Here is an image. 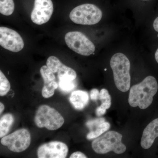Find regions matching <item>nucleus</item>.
<instances>
[{"instance_id": "nucleus-1", "label": "nucleus", "mask_w": 158, "mask_h": 158, "mask_svg": "<svg viewBox=\"0 0 158 158\" xmlns=\"http://www.w3.org/2000/svg\"><path fill=\"white\" fill-rule=\"evenodd\" d=\"M157 81L154 77L149 76L142 82L133 85L130 89L128 102L132 107L147 109L152 103L153 97L157 92Z\"/></svg>"}, {"instance_id": "nucleus-2", "label": "nucleus", "mask_w": 158, "mask_h": 158, "mask_svg": "<svg viewBox=\"0 0 158 158\" xmlns=\"http://www.w3.org/2000/svg\"><path fill=\"white\" fill-rule=\"evenodd\" d=\"M110 63L116 88L122 92H127L131 86L129 60L124 54L117 53L112 57Z\"/></svg>"}, {"instance_id": "nucleus-3", "label": "nucleus", "mask_w": 158, "mask_h": 158, "mask_svg": "<svg viewBox=\"0 0 158 158\" xmlns=\"http://www.w3.org/2000/svg\"><path fill=\"white\" fill-rule=\"evenodd\" d=\"M123 136L114 131H110L103 135L95 138L92 143L93 150L98 154L113 152L120 154L126 150V146L122 142Z\"/></svg>"}, {"instance_id": "nucleus-4", "label": "nucleus", "mask_w": 158, "mask_h": 158, "mask_svg": "<svg viewBox=\"0 0 158 158\" xmlns=\"http://www.w3.org/2000/svg\"><path fill=\"white\" fill-rule=\"evenodd\" d=\"M64 121V118L58 111L47 105L40 106L34 117V122L37 127H45L50 131L60 128Z\"/></svg>"}, {"instance_id": "nucleus-5", "label": "nucleus", "mask_w": 158, "mask_h": 158, "mask_svg": "<svg viewBox=\"0 0 158 158\" xmlns=\"http://www.w3.org/2000/svg\"><path fill=\"white\" fill-rule=\"evenodd\" d=\"M102 12L95 5L85 4L77 6L73 9L69 18L77 24L91 25L96 24L101 20Z\"/></svg>"}, {"instance_id": "nucleus-6", "label": "nucleus", "mask_w": 158, "mask_h": 158, "mask_svg": "<svg viewBox=\"0 0 158 158\" xmlns=\"http://www.w3.org/2000/svg\"><path fill=\"white\" fill-rule=\"evenodd\" d=\"M65 40L70 49L82 56H90L95 51V46L93 43L81 32H68L65 34Z\"/></svg>"}, {"instance_id": "nucleus-7", "label": "nucleus", "mask_w": 158, "mask_h": 158, "mask_svg": "<svg viewBox=\"0 0 158 158\" xmlns=\"http://www.w3.org/2000/svg\"><path fill=\"white\" fill-rule=\"evenodd\" d=\"M1 142L13 152H22L31 144V134L26 129H21L2 138Z\"/></svg>"}, {"instance_id": "nucleus-8", "label": "nucleus", "mask_w": 158, "mask_h": 158, "mask_svg": "<svg viewBox=\"0 0 158 158\" xmlns=\"http://www.w3.org/2000/svg\"><path fill=\"white\" fill-rule=\"evenodd\" d=\"M0 45L14 52L21 51L24 46L22 37L16 31L6 27H0Z\"/></svg>"}, {"instance_id": "nucleus-9", "label": "nucleus", "mask_w": 158, "mask_h": 158, "mask_svg": "<svg viewBox=\"0 0 158 158\" xmlns=\"http://www.w3.org/2000/svg\"><path fill=\"white\" fill-rule=\"evenodd\" d=\"M53 10L52 0H35L31 19L33 23L38 25L43 24L50 19Z\"/></svg>"}, {"instance_id": "nucleus-10", "label": "nucleus", "mask_w": 158, "mask_h": 158, "mask_svg": "<svg viewBox=\"0 0 158 158\" xmlns=\"http://www.w3.org/2000/svg\"><path fill=\"white\" fill-rule=\"evenodd\" d=\"M68 146L63 142L53 141L40 145L37 150L39 158H65L68 154Z\"/></svg>"}, {"instance_id": "nucleus-11", "label": "nucleus", "mask_w": 158, "mask_h": 158, "mask_svg": "<svg viewBox=\"0 0 158 158\" xmlns=\"http://www.w3.org/2000/svg\"><path fill=\"white\" fill-rule=\"evenodd\" d=\"M158 137V118L148 125L144 129L141 137V145L142 148L147 149L152 146L156 138Z\"/></svg>"}, {"instance_id": "nucleus-12", "label": "nucleus", "mask_w": 158, "mask_h": 158, "mask_svg": "<svg viewBox=\"0 0 158 158\" xmlns=\"http://www.w3.org/2000/svg\"><path fill=\"white\" fill-rule=\"evenodd\" d=\"M89 100V94L86 91L77 90L73 91L69 97V101L76 110H83Z\"/></svg>"}, {"instance_id": "nucleus-13", "label": "nucleus", "mask_w": 158, "mask_h": 158, "mask_svg": "<svg viewBox=\"0 0 158 158\" xmlns=\"http://www.w3.org/2000/svg\"><path fill=\"white\" fill-rule=\"evenodd\" d=\"M14 121V116L11 113H6L0 119V138L7 135Z\"/></svg>"}, {"instance_id": "nucleus-14", "label": "nucleus", "mask_w": 158, "mask_h": 158, "mask_svg": "<svg viewBox=\"0 0 158 158\" xmlns=\"http://www.w3.org/2000/svg\"><path fill=\"white\" fill-rule=\"evenodd\" d=\"M59 80L74 81L77 78L75 71L73 69L62 64L58 72Z\"/></svg>"}, {"instance_id": "nucleus-15", "label": "nucleus", "mask_w": 158, "mask_h": 158, "mask_svg": "<svg viewBox=\"0 0 158 158\" xmlns=\"http://www.w3.org/2000/svg\"><path fill=\"white\" fill-rule=\"evenodd\" d=\"M110 127V123L107 122L105 121L97 127L93 131H90V132L87 135V139L88 140H91L98 138L105 132L109 130Z\"/></svg>"}, {"instance_id": "nucleus-16", "label": "nucleus", "mask_w": 158, "mask_h": 158, "mask_svg": "<svg viewBox=\"0 0 158 158\" xmlns=\"http://www.w3.org/2000/svg\"><path fill=\"white\" fill-rule=\"evenodd\" d=\"M40 73L44 81V86H49L56 81L55 75L47 65H44L41 67Z\"/></svg>"}, {"instance_id": "nucleus-17", "label": "nucleus", "mask_w": 158, "mask_h": 158, "mask_svg": "<svg viewBox=\"0 0 158 158\" xmlns=\"http://www.w3.org/2000/svg\"><path fill=\"white\" fill-rule=\"evenodd\" d=\"M13 0H0V13L4 15H11L14 11Z\"/></svg>"}, {"instance_id": "nucleus-18", "label": "nucleus", "mask_w": 158, "mask_h": 158, "mask_svg": "<svg viewBox=\"0 0 158 158\" xmlns=\"http://www.w3.org/2000/svg\"><path fill=\"white\" fill-rule=\"evenodd\" d=\"M99 99L102 102V105L100 106L108 110L111 106V96L106 89H102L101 90L99 95Z\"/></svg>"}, {"instance_id": "nucleus-19", "label": "nucleus", "mask_w": 158, "mask_h": 158, "mask_svg": "<svg viewBox=\"0 0 158 158\" xmlns=\"http://www.w3.org/2000/svg\"><path fill=\"white\" fill-rule=\"evenodd\" d=\"M11 86L5 75L0 71V96L6 95L10 90Z\"/></svg>"}, {"instance_id": "nucleus-20", "label": "nucleus", "mask_w": 158, "mask_h": 158, "mask_svg": "<svg viewBox=\"0 0 158 158\" xmlns=\"http://www.w3.org/2000/svg\"><path fill=\"white\" fill-rule=\"evenodd\" d=\"M47 66L53 73H58L62 63L57 57L52 56L47 61Z\"/></svg>"}, {"instance_id": "nucleus-21", "label": "nucleus", "mask_w": 158, "mask_h": 158, "mask_svg": "<svg viewBox=\"0 0 158 158\" xmlns=\"http://www.w3.org/2000/svg\"><path fill=\"white\" fill-rule=\"evenodd\" d=\"M58 87V84L56 81L49 86H44L42 90L43 97L44 98H49L52 96Z\"/></svg>"}, {"instance_id": "nucleus-22", "label": "nucleus", "mask_w": 158, "mask_h": 158, "mask_svg": "<svg viewBox=\"0 0 158 158\" xmlns=\"http://www.w3.org/2000/svg\"><path fill=\"white\" fill-rule=\"evenodd\" d=\"M73 81L59 80V86L60 89L64 92H70L75 87Z\"/></svg>"}, {"instance_id": "nucleus-23", "label": "nucleus", "mask_w": 158, "mask_h": 158, "mask_svg": "<svg viewBox=\"0 0 158 158\" xmlns=\"http://www.w3.org/2000/svg\"><path fill=\"white\" fill-rule=\"evenodd\" d=\"M105 122L104 118H99L96 119H92L87 122L86 123V126L90 129V131H93L100 124Z\"/></svg>"}, {"instance_id": "nucleus-24", "label": "nucleus", "mask_w": 158, "mask_h": 158, "mask_svg": "<svg viewBox=\"0 0 158 158\" xmlns=\"http://www.w3.org/2000/svg\"><path fill=\"white\" fill-rule=\"evenodd\" d=\"M99 93L98 90L97 89H93L90 91V98L92 100L96 101L98 99H99Z\"/></svg>"}, {"instance_id": "nucleus-25", "label": "nucleus", "mask_w": 158, "mask_h": 158, "mask_svg": "<svg viewBox=\"0 0 158 158\" xmlns=\"http://www.w3.org/2000/svg\"><path fill=\"white\" fill-rule=\"evenodd\" d=\"M70 158H86L87 156L85 155L83 153L80 152H73L69 157Z\"/></svg>"}, {"instance_id": "nucleus-26", "label": "nucleus", "mask_w": 158, "mask_h": 158, "mask_svg": "<svg viewBox=\"0 0 158 158\" xmlns=\"http://www.w3.org/2000/svg\"><path fill=\"white\" fill-rule=\"evenodd\" d=\"M106 110L100 106L97 108L96 110V113L98 116H101L104 115L106 113Z\"/></svg>"}, {"instance_id": "nucleus-27", "label": "nucleus", "mask_w": 158, "mask_h": 158, "mask_svg": "<svg viewBox=\"0 0 158 158\" xmlns=\"http://www.w3.org/2000/svg\"><path fill=\"white\" fill-rule=\"evenodd\" d=\"M153 26L154 30H155L156 32H158V17H157L155 20L153 22Z\"/></svg>"}, {"instance_id": "nucleus-28", "label": "nucleus", "mask_w": 158, "mask_h": 158, "mask_svg": "<svg viewBox=\"0 0 158 158\" xmlns=\"http://www.w3.org/2000/svg\"><path fill=\"white\" fill-rule=\"evenodd\" d=\"M5 106H4L2 103H0V113H1V114H2L3 111L5 110Z\"/></svg>"}, {"instance_id": "nucleus-29", "label": "nucleus", "mask_w": 158, "mask_h": 158, "mask_svg": "<svg viewBox=\"0 0 158 158\" xmlns=\"http://www.w3.org/2000/svg\"><path fill=\"white\" fill-rule=\"evenodd\" d=\"M155 56L156 61V62L158 63V48L157 49L156 51Z\"/></svg>"}, {"instance_id": "nucleus-30", "label": "nucleus", "mask_w": 158, "mask_h": 158, "mask_svg": "<svg viewBox=\"0 0 158 158\" xmlns=\"http://www.w3.org/2000/svg\"><path fill=\"white\" fill-rule=\"evenodd\" d=\"M144 1H146V0H144Z\"/></svg>"}]
</instances>
